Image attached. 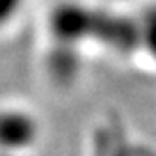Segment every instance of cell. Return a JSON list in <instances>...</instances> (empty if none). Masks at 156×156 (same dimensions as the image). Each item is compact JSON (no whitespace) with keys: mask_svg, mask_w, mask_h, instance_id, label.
<instances>
[{"mask_svg":"<svg viewBox=\"0 0 156 156\" xmlns=\"http://www.w3.org/2000/svg\"><path fill=\"white\" fill-rule=\"evenodd\" d=\"M36 126L23 113H0V147L19 149L32 141Z\"/></svg>","mask_w":156,"mask_h":156,"instance_id":"7a4b0ae2","label":"cell"},{"mask_svg":"<svg viewBox=\"0 0 156 156\" xmlns=\"http://www.w3.org/2000/svg\"><path fill=\"white\" fill-rule=\"evenodd\" d=\"M21 2H23V0H0V25H4L6 21L17 12Z\"/></svg>","mask_w":156,"mask_h":156,"instance_id":"3957f363","label":"cell"},{"mask_svg":"<svg viewBox=\"0 0 156 156\" xmlns=\"http://www.w3.org/2000/svg\"><path fill=\"white\" fill-rule=\"evenodd\" d=\"M53 36L64 43L96 40L120 51H132L149 45V19L111 15L81 6H60L51 15Z\"/></svg>","mask_w":156,"mask_h":156,"instance_id":"6da1fadb","label":"cell"}]
</instances>
